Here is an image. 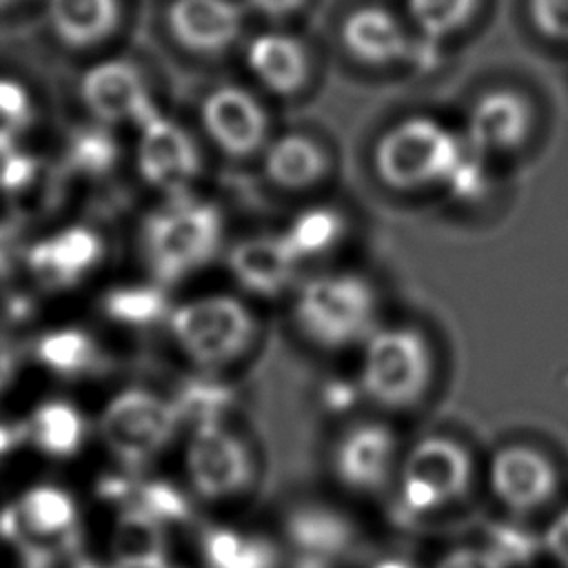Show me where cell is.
I'll return each instance as SVG.
<instances>
[{"label":"cell","mask_w":568,"mask_h":568,"mask_svg":"<svg viewBox=\"0 0 568 568\" xmlns=\"http://www.w3.org/2000/svg\"><path fill=\"white\" fill-rule=\"evenodd\" d=\"M24 435V428L11 426V424H0V457L7 455Z\"/></svg>","instance_id":"40"},{"label":"cell","mask_w":568,"mask_h":568,"mask_svg":"<svg viewBox=\"0 0 568 568\" xmlns=\"http://www.w3.org/2000/svg\"><path fill=\"white\" fill-rule=\"evenodd\" d=\"M339 42L355 62L386 69L413 60L417 36L395 11L359 4L342 18Z\"/></svg>","instance_id":"15"},{"label":"cell","mask_w":568,"mask_h":568,"mask_svg":"<svg viewBox=\"0 0 568 568\" xmlns=\"http://www.w3.org/2000/svg\"><path fill=\"white\" fill-rule=\"evenodd\" d=\"M142 508L149 510L151 515H155L158 519L162 517H178L184 513V501L180 497V493L166 484H151L144 486L142 493Z\"/></svg>","instance_id":"35"},{"label":"cell","mask_w":568,"mask_h":568,"mask_svg":"<svg viewBox=\"0 0 568 568\" xmlns=\"http://www.w3.org/2000/svg\"><path fill=\"white\" fill-rule=\"evenodd\" d=\"M242 58L251 80L275 98H293L311 82L313 60L308 44L282 27L251 36L244 42Z\"/></svg>","instance_id":"16"},{"label":"cell","mask_w":568,"mask_h":568,"mask_svg":"<svg viewBox=\"0 0 568 568\" xmlns=\"http://www.w3.org/2000/svg\"><path fill=\"white\" fill-rule=\"evenodd\" d=\"M291 320L300 335L322 351L359 348L379 324V295L359 271L326 268L295 284Z\"/></svg>","instance_id":"2"},{"label":"cell","mask_w":568,"mask_h":568,"mask_svg":"<svg viewBox=\"0 0 568 568\" xmlns=\"http://www.w3.org/2000/svg\"><path fill=\"white\" fill-rule=\"evenodd\" d=\"M104 255L102 237L89 226H69L47 240L36 242L27 262L42 280L69 286L87 275Z\"/></svg>","instance_id":"20"},{"label":"cell","mask_w":568,"mask_h":568,"mask_svg":"<svg viewBox=\"0 0 568 568\" xmlns=\"http://www.w3.org/2000/svg\"><path fill=\"white\" fill-rule=\"evenodd\" d=\"M0 118L18 133L33 120V106L22 84L0 78Z\"/></svg>","instance_id":"33"},{"label":"cell","mask_w":568,"mask_h":568,"mask_svg":"<svg viewBox=\"0 0 568 568\" xmlns=\"http://www.w3.org/2000/svg\"><path fill=\"white\" fill-rule=\"evenodd\" d=\"M470 473V455L459 442L446 435H428L402 462L404 504L415 513H424L455 501L466 493Z\"/></svg>","instance_id":"9"},{"label":"cell","mask_w":568,"mask_h":568,"mask_svg":"<svg viewBox=\"0 0 568 568\" xmlns=\"http://www.w3.org/2000/svg\"><path fill=\"white\" fill-rule=\"evenodd\" d=\"M224 237L222 209L200 193L162 197L140 226L146 268L153 282L166 288L211 266L224 253Z\"/></svg>","instance_id":"1"},{"label":"cell","mask_w":568,"mask_h":568,"mask_svg":"<svg viewBox=\"0 0 568 568\" xmlns=\"http://www.w3.org/2000/svg\"><path fill=\"white\" fill-rule=\"evenodd\" d=\"M164 568H169V566H164Z\"/></svg>","instance_id":"46"},{"label":"cell","mask_w":568,"mask_h":568,"mask_svg":"<svg viewBox=\"0 0 568 568\" xmlns=\"http://www.w3.org/2000/svg\"><path fill=\"white\" fill-rule=\"evenodd\" d=\"M544 546L561 568H568V508L550 521Z\"/></svg>","instance_id":"38"},{"label":"cell","mask_w":568,"mask_h":568,"mask_svg":"<svg viewBox=\"0 0 568 568\" xmlns=\"http://www.w3.org/2000/svg\"><path fill=\"white\" fill-rule=\"evenodd\" d=\"M264 180L286 193H304L320 186L331 173L326 146L306 131L273 133L260 153Z\"/></svg>","instance_id":"18"},{"label":"cell","mask_w":568,"mask_h":568,"mask_svg":"<svg viewBox=\"0 0 568 568\" xmlns=\"http://www.w3.org/2000/svg\"><path fill=\"white\" fill-rule=\"evenodd\" d=\"M38 357L55 373L75 375L91 371L98 364V348L84 331L62 328L47 333L38 342Z\"/></svg>","instance_id":"29"},{"label":"cell","mask_w":568,"mask_h":568,"mask_svg":"<svg viewBox=\"0 0 568 568\" xmlns=\"http://www.w3.org/2000/svg\"><path fill=\"white\" fill-rule=\"evenodd\" d=\"M75 501L58 486H33L18 506L16 524L36 537H62L75 526Z\"/></svg>","instance_id":"26"},{"label":"cell","mask_w":568,"mask_h":568,"mask_svg":"<svg viewBox=\"0 0 568 568\" xmlns=\"http://www.w3.org/2000/svg\"><path fill=\"white\" fill-rule=\"evenodd\" d=\"M38 160L22 153V151H9L0 155V186L18 193L24 191L38 175Z\"/></svg>","instance_id":"34"},{"label":"cell","mask_w":568,"mask_h":568,"mask_svg":"<svg viewBox=\"0 0 568 568\" xmlns=\"http://www.w3.org/2000/svg\"><path fill=\"white\" fill-rule=\"evenodd\" d=\"M49 22L55 36L75 49L109 40L120 24V0H47Z\"/></svg>","instance_id":"21"},{"label":"cell","mask_w":568,"mask_h":568,"mask_svg":"<svg viewBox=\"0 0 568 568\" xmlns=\"http://www.w3.org/2000/svg\"><path fill=\"white\" fill-rule=\"evenodd\" d=\"M29 435L42 453L51 457H69L82 446L87 422L73 404L51 399L33 413Z\"/></svg>","instance_id":"25"},{"label":"cell","mask_w":568,"mask_h":568,"mask_svg":"<svg viewBox=\"0 0 568 568\" xmlns=\"http://www.w3.org/2000/svg\"><path fill=\"white\" fill-rule=\"evenodd\" d=\"M16 135H18V131L11 129V126L0 118V155H4V153H9V151L16 149Z\"/></svg>","instance_id":"42"},{"label":"cell","mask_w":568,"mask_h":568,"mask_svg":"<svg viewBox=\"0 0 568 568\" xmlns=\"http://www.w3.org/2000/svg\"><path fill=\"white\" fill-rule=\"evenodd\" d=\"M222 257L233 284L246 300L291 295L295 284L302 280V264L291 253L280 231L240 237L224 248Z\"/></svg>","instance_id":"11"},{"label":"cell","mask_w":568,"mask_h":568,"mask_svg":"<svg viewBox=\"0 0 568 568\" xmlns=\"http://www.w3.org/2000/svg\"><path fill=\"white\" fill-rule=\"evenodd\" d=\"M173 399L142 386L115 393L100 415V437L126 466H140L164 450L182 426Z\"/></svg>","instance_id":"6"},{"label":"cell","mask_w":568,"mask_h":568,"mask_svg":"<svg viewBox=\"0 0 568 568\" xmlns=\"http://www.w3.org/2000/svg\"><path fill=\"white\" fill-rule=\"evenodd\" d=\"M490 486L508 508L530 513L552 499L557 468L537 448L521 444L504 446L490 462Z\"/></svg>","instance_id":"17"},{"label":"cell","mask_w":568,"mask_h":568,"mask_svg":"<svg viewBox=\"0 0 568 568\" xmlns=\"http://www.w3.org/2000/svg\"><path fill=\"white\" fill-rule=\"evenodd\" d=\"M479 4L481 0H404V20L417 38L444 44L470 24Z\"/></svg>","instance_id":"24"},{"label":"cell","mask_w":568,"mask_h":568,"mask_svg":"<svg viewBox=\"0 0 568 568\" xmlns=\"http://www.w3.org/2000/svg\"><path fill=\"white\" fill-rule=\"evenodd\" d=\"M466 151L459 131L426 113H410L388 124L375 140L371 164L377 180L399 193L446 189Z\"/></svg>","instance_id":"4"},{"label":"cell","mask_w":568,"mask_h":568,"mask_svg":"<svg viewBox=\"0 0 568 568\" xmlns=\"http://www.w3.org/2000/svg\"><path fill=\"white\" fill-rule=\"evenodd\" d=\"M395 433L377 422H364L344 433L335 448V473L355 490L382 486L395 462Z\"/></svg>","instance_id":"19"},{"label":"cell","mask_w":568,"mask_h":568,"mask_svg":"<svg viewBox=\"0 0 568 568\" xmlns=\"http://www.w3.org/2000/svg\"><path fill=\"white\" fill-rule=\"evenodd\" d=\"M162 284H133V286H120L104 295V313L126 326H149L155 322H164L171 302L164 295Z\"/></svg>","instance_id":"28"},{"label":"cell","mask_w":568,"mask_h":568,"mask_svg":"<svg viewBox=\"0 0 568 568\" xmlns=\"http://www.w3.org/2000/svg\"><path fill=\"white\" fill-rule=\"evenodd\" d=\"M433 375V346L417 326L379 322L359 346V393L382 408H413L430 390Z\"/></svg>","instance_id":"5"},{"label":"cell","mask_w":568,"mask_h":568,"mask_svg":"<svg viewBox=\"0 0 568 568\" xmlns=\"http://www.w3.org/2000/svg\"><path fill=\"white\" fill-rule=\"evenodd\" d=\"M291 253L304 266L311 260L331 255L346 237L348 222L333 204H308L277 229Z\"/></svg>","instance_id":"22"},{"label":"cell","mask_w":568,"mask_h":568,"mask_svg":"<svg viewBox=\"0 0 568 568\" xmlns=\"http://www.w3.org/2000/svg\"><path fill=\"white\" fill-rule=\"evenodd\" d=\"M80 98L89 113L102 124L131 122L138 126L160 111L146 75L126 58H111L93 64L82 75Z\"/></svg>","instance_id":"13"},{"label":"cell","mask_w":568,"mask_h":568,"mask_svg":"<svg viewBox=\"0 0 568 568\" xmlns=\"http://www.w3.org/2000/svg\"><path fill=\"white\" fill-rule=\"evenodd\" d=\"M288 532L293 541L313 552H333L346 541V524L322 508H304L297 510L288 524Z\"/></svg>","instance_id":"31"},{"label":"cell","mask_w":568,"mask_h":568,"mask_svg":"<svg viewBox=\"0 0 568 568\" xmlns=\"http://www.w3.org/2000/svg\"><path fill=\"white\" fill-rule=\"evenodd\" d=\"M111 550L118 568H164L166 537L162 519L142 506L126 508L115 521Z\"/></svg>","instance_id":"23"},{"label":"cell","mask_w":568,"mask_h":568,"mask_svg":"<svg viewBox=\"0 0 568 568\" xmlns=\"http://www.w3.org/2000/svg\"><path fill=\"white\" fill-rule=\"evenodd\" d=\"M526 13L541 38L568 44V0H528Z\"/></svg>","instance_id":"32"},{"label":"cell","mask_w":568,"mask_h":568,"mask_svg":"<svg viewBox=\"0 0 568 568\" xmlns=\"http://www.w3.org/2000/svg\"><path fill=\"white\" fill-rule=\"evenodd\" d=\"M240 2L246 9V13H253L264 22H271L273 27L295 18L308 4V0H240Z\"/></svg>","instance_id":"36"},{"label":"cell","mask_w":568,"mask_h":568,"mask_svg":"<svg viewBox=\"0 0 568 568\" xmlns=\"http://www.w3.org/2000/svg\"><path fill=\"white\" fill-rule=\"evenodd\" d=\"M16 0H0V7H9V4H13Z\"/></svg>","instance_id":"45"},{"label":"cell","mask_w":568,"mask_h":568,"mask_svg":"<svg viewBox=\"0 0 568 568\" xmlns=\"http://www.w3.org/2000/svg\"><path fill=\"white\" fill-rule=\"evenodd\" d=\"M75 568H104V566H95V564H89V561H78Z\"/></svg>","instance_id":"44"},{"label":"cell","mask_w":568,"mask_h":568,"mask_svg":"<svg viewBox=\"0 0 568 568\" xmlns=\"http://www.w3.org/2000/svg\"><path fill=\"white\" fill-rule=\"evenodd\" d=\"M186 473L206 499H222L244 490L253 477L248 446L222 422L195 424L186 439Z\"/></svg>","instance_id":"10"},{"label":"cell","mask_w":568,"mask_h":568,"mask_svg":"<svg viewBox=\"0 0 568 568\" xmlns=\"http://www.w3.org/2000/svg\"><path fill=\"white\" fill-rule=\"evenodd\" d=\"M135 169L162 197L195 193L204 173L200 140L175 118L158 111L138 126Z\"/></svg>","instance_id":"7"},{"label":"cell","mask_w":568,"mask_h":568,"mask_svg":"<svg viewBox=\"0 0 568 568\" xmlns=\"http://www.w3.org/2000/svg\"><path fill=\"white\" fill-rule=\"evenodd\" d=\"M175 351L200 373H222L244 359L260 337V320L240 293L209 291L175 302L164 320Z\"/></svg>","instance_id":"3"},{"label":"cell","mask_w":568,"mask_h":568,"mask_svg":"<svg viewBox=\"0 0 568 568\" xmlns=\"http://www.w3.org/2000/svg\"><path fill=\"white\" fill-rule=\"evenodd\" d=\"M11 257H13V235L4 226H0V271L9 266Z\"/></svg>","instance_id":"41"},{"label":"cell","mask_w":568,"mask_h":568,"mask_svg":"<svg viewBox=\"0 0 568 568\" xmlns=\"http://www.w3.org/2000/svg\"><path fill=\"white\" fill-rule=\"evenodd\" d=\"M202 550L209 568H275L277 561L273 544L231 528L209 530Z\"/></svg>","instance_id":"27"},{"label":"cell","mask_w":568,"mask_h":568,"mask_svg":"<svg viewBox=\"0 0 568 568\" xmlns=\"http://www.w3.org/2000/svg\"><path fill=\"white\" fill-rule=\"evenodd\" d=\"M118 158L120 146L104 126H89L75 131L67 151L69 169L84 173L89 178L106 175L115 166Z\"/></svg>","instance_id":"30"},{"label":"cell","mask_w":568,"mask_h":568,"mask_svg":"<svg viewBox=\"0 0 568 568\" xmlns=\"http://www.w3.org/2000/svg\"><path fill=\"white\" fill-rule=\"evenodd\" d=\"M246 22L240 0H169L164 24L171 40L191 55L217 58L231 51Z\"/></svg>","instance_id":"14"},{"label":"cell","mask_w":568,"mask_h":568,"mask_svg":"<svg viewBox=\"0 0 568 568\" xmlns=\"http://www.w3.org/2000/svg\"><path fill=\"white\" fill-rule=\"evenodd\" d=\"M202 135L226 158H260L273 138V122L262 98L244 84L222 82L200 102Z\"/></svg>","instance_id":"8"},{"label":"cell","mask_w":568,"mask_h":568,"mask_svg":"<svg viewBox=\"0 0 568 568\" xmlns=\"http://www.w3.org/2000/svg\"><path fill=\"white\" fill-rule=\"evenodd\" d=\"M437 568H504V561L493 550L457 548L442 557Z\"/></svg>","instance_id":"37"},{"label":"cell","mask_w":568,"mask_h":568,"mask_svg":"<svg viewBox=\"0 0 568 568\" xmlns=\"http://www.w3.org/2000/svg\"><path fill=\"white\" fill-rule=\"evenodd\" d=\"M373 568H413V566L402 559H384V561H377Z\"/></svg>","instance_id":"43"},{"label":"cell","mask_w":568,"mask_h":568,"mask_svg":"<svg viewBox=\"0 0 568 568\" xmlns=\"http://www.w3.org/2000/svg\"><path fill=\"white\" fill-rule=\"evenodd\" d=\"M16 373V351L13 344L0 333V393L7 388Z\"/></svg>","instance_id":"39"},{"label":"cell","mask_w":568,"mask_h":568,"mask_svg":"<svg viewBox=\"0 0 568 568\" xmlns=\"http://www.w3.org/2000/svg\"><path fill=\"white\" fill-rule=\"evenodd\" d=\"M535 126V109L530 100L515 89H488L479 93L459 131L468 149L481 158L506 155L526 144Z\"/></svg>","instance_id":"12"}]
</instances>
